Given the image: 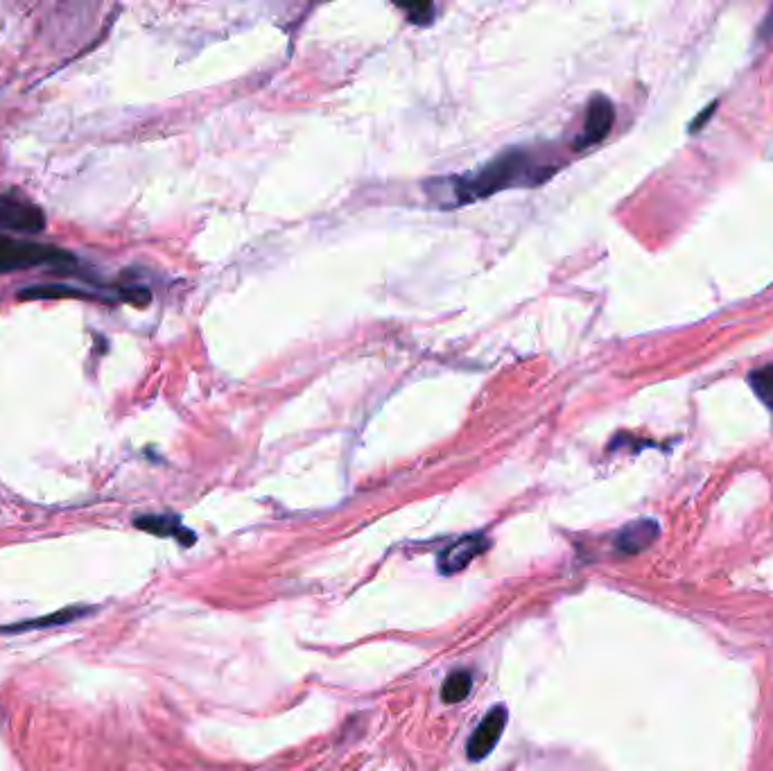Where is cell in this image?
I'll return each instance as SVG.
<instances>
[{
    "instance_id": "2",
    "label": "cell",
    "mask_w": 773,
    "mask_h": 771,
    "mask_svg": "<svg viewBox=\"0 0 773 771\" xmlns=\"http://www.w3.org/2000/svg\"><path fill=\"white\" fill-rule=\"evenodd\" d=\"M75 263L77 258L71 251L46 245V242L12 238L0 233V274L32 270V267L43 265L55 267V270H68Z\"/></svg>"
},
{
    "instance_id": "6",
    "label": "cell",
    "mask_w": 773,
    "mask_h": 771,
    "mask_svg": "<svg viewBox=\"0 0 773 771\" xmlns=\"http://www.w3.org/2000/svg\"><path fill=\"white\" fill-rule=\"evenodd\" d=\"M486 548H489V541H486L482 534H471L455 543H450L448 548L441 550L439 554V573L444 575L459 573V570H464L468 563H471L477 554H482Z\"/></svg>"
},
{
    "instance_id": "3",
    "label": "cell",
    "mask_w": 773,
    "mask_h": 771,
    "mask_svg": "<svg viewBox=\"0 0 773 771\" xmlns=\"http://www.w3.org/2000/svg\"><path fill=\"white\" fill-rule=\"evenodd\" d=\"M46 229V213L19 193H0V233L37 236Z\"/></svg>"
},
{
    "instance_id": "4",
    "label": "cell",
    "mask_w": 773,
    "mask_h": 771,
    "mask_svg": "<svg viewBox=\"0 0 773 771\" xmlns=\"http://www.w3.org/2000/svg\"><path fill=\"white\" fill-rule=\"evenodd\" d=\"M509 713L505 706H495L484 719L477 724V729L471 733V738L466 742V756L468 760H484L495 749V744L500 742L502 733L507 729Z\"/></svg>"
},
{
    "instance_id": "7",
    "label": "cell",
    "mask_w": 773,
    "mask_h": 771,
    "mask_svg": "<svg viewBox=\"0 0 773 771\" xmlns=\"http://www.w3.org/2000/svg\"><path fill=\"white\" fill-rule=\"evenodd\" d=\"M658 532L660 527L656 521L640 518V521H633L622 527L618 536H615V548L622 554H640L658 539Z\"/></svg>"
},
{
    "instance_id": "10",
    "label": "cell",
    "mask_w": 773,
    "mask_h": 771,
    "mask_svg": "<svg viewBox=\"0 0 773 771\" xmlns=\"http://www.w3.org/2000/svg\"><path fill=\"white\" fill-rule=\"evenodd\" d=\"M16 299L21 301H39V299H95V294L91 290H80L73 288V285H62V283H52V285H25L19 292H16Z\"/></svg>"
},
{
    "instance_id": "12",
    "label": "cell",
    "mask_w": 773,
    "mask_h": 771,
    "mask_svg": "<svg viewBox=\"0 0 773 771\" xmlns=\"http://www.w3.org/2000/svg\"><path fill=\"white\" fill-rule=\"evenodd\" d=\"M749 385L760 401L773 410V362L767 367L755 369L749 376Z\"/></svg>"
},
{
    "instance_id": "13",
    "label": "cell",
    "mask_w": 773,
    "mask_h": 771,
    "mask_svg": "<svg viewBox=\"0 0 773 771\" xmlns=\"http://www.w3.org/2000/svg\"><path fill=\"white\" fill-rule=\"evenodd\" d=\"M120 299H125L127 303H132L136 308H145L147 303L152 301V292L145 288V285H134V288H123L120 290Z\"/></svg>"
},
{
    "instance_id": "15",
    "label": "cell",
    "mask_w": 773,
    "mask_h": 771,
    "mask_svg": "<svg viewBox=\"0 0 773 771\" xmlns=\"http://www.w3.org/2000/svg\"><path fill=\"white\" fill-rule=\"evenodd\" d=\"M712 114H715V102H712V105H710L706 111H703V114H699L697 118H694V123H692V127H690V132H699V129L708 123Z\"/></svg>"
},
{
    "instance_id": "8",
    "label": "cell",
    "mask_w": 773,
    "mask_h": 771,
    "mask_svg": "<svg viewBox=\"0 0 773 771\" xmlns=\"http://www.w3.org/2000/svg\"><path fill=\"white\" fill-rule=\"evenodd\" d=\"M134 525L138 530L150 532L154 536H165V539H177L181 545H193L195 543V534L188 530V527L181 525L177 516L172 514H150V516H141L136 518Z\"/></svg>"
},
{
    "instance_id": "14",
    "label": "cell",
    "mask_w": 773,
    "mask_h": 771,
    "mask_svg": "<svg viewBox=\"0 0 773 771\" xmlns=\"http://www.w3.org/2000/svg\"><path fill=\"white\" fill-rule=\"evenodd\" d=\"M403 12L407 14V19L412 23H430L432 14H434V5L430 3H416V5H401Z\"/></svg>"
},
{
    "instance_id": "9",
    "label": "cell",
    "mask_w": 773,
    "mask_h": 771,
    "mask_svg": "<svg viewBox=\"0 0 773 771\" xmlns=\"http://www.w3.org/2000/svg\"><path fill=\"white\" fill-rule=\"evenodd\" d=\"M91 609L89 606H66L62 611H55L50 615H43V618L37 620H25V622H14V625L0 627V634H23V631H32V629H48V627H59V625H71V622L84 618L89 615Z\"/></svg>"
},
{
    "instance_id": "11",
    "label": "cell",
    "mask_w": 773,
    "mask_h": 771,
    "mask_svg": "<svg viewBox=\"0 0 773 771\" xmlns=\"http://www.w3.org/2000/svg\"><path fill=\"white\" fill-rule=\"evenodd\" d=\"M471 688H473L471 672L466 670L450 672L444 688H441V699H444V704H459V701H464L468 697Z\"/></svg>"
},
{
    "instance_id": "5",
    "label": "cell",
    "mask_w": 773,
    "mask_h": 771,
    "mask_svg": "<svg viewBox=\"0 0 773 771\" xmlns=\"http://www.w3.org/2000/svg\"><path fill=\"white\" fill-rule=\"evenodd\" d=\"M613 123H615L613 102L606 98V95H595V98L588 102L584 132H581V136L575 141V150H584V147L602 143L604 138L609 136Z\"/></svg>"
},
{
    "instance_id": "1",
    "label": "cell",
    "mask_w": 773,
    "mask_h": 771,
    "mask_svg": "<svg viewBox=\"0 0 773 771\" xmlns=\"http://www.w3.org/2000/svg\"><path fill=\"white\" fill-rule=\"evenodd\" d=\"M529 166H532V163H529V154L525 150H509L500 154L498 159H493L489 166H484L480 172H475V175L455 179L453 206L491 197L493 193L516 186L520 179H532L527 175Z\"/></svg>"
}]
</instances>
